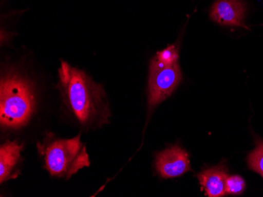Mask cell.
I'll return each instance as SVG.
<instances>
[{
  "label": "cell",
  "instance_id": "obj_7",
  "mask_svg": "<svg viewBox=\"0 0 263 197\" xmlns=\"http://www.w3.org/2000/svg\"><path fill=\"white\" fill-rule=\"evenodd\" d=\"M23 145L17 141H7L0 147V182L4 183L18 176L17 166L22 160Z\"/></svg>",
  "mask_w": 263,
  "mask_h": 197
},
{
  "label": "cell",
  "instance_id": "obj_9",
  "mask_svg": "<svg viewBox=\"0 0 263 197\" xmlns=\"http://www.w3.org/2000/svg\"><path fill=\"white\" fill-rule=\"evenodd\" d=\"M248 167L263 178V141L256 140V147L248 157Z\"/></svg>",
  "mask_w": 263,
  "mask_h": 197
},
{
  "label": "cell",
  "instance_id": "obj_2",
  "mask_svg": "<svg viewBox=\"0 0 263 197\" xmlns=\"http://www.w3.org/2000/svg\"><path fill=\"white\" fill-rule=\"evenodd\" d=\"M35 107L32 83L15 71L4 72L0 83V123L6 130L26 126Z\"/></svg>",
  "mask_w": 263,
  "mask_h": 197
},
{
  "label": "cell",
  "instance_id": "obj_4",
  "mask_svg": "<svg viewBox=\"0 0 263 197\" xmlns=\"http://www.w3.org/2000/svg\"><path fill=\"white\" fill-rule=\"evenodd\" d=\"M182 79L178 62L174 64L161 61L154 57L150 64L148 84L149 108L171 96Z\"/></svg>",
  "mask_w": 263,
  "mask_h": 197
},
{
  "label": "cell",
  "instance_id": "obj_3",
  "mask_svg": "<svg viewBox=\"0 0 263 197\" xmlns=\"http://www.w3.org/2000/svg\"><path fill=\"white\" fill-rule=\"evenodd\" d=\"M37 148L44 160V167L54 177L69 179L90 165L81 135L70 139H61L48 134L42 143L37 144Z\"/></svg>",
  "mask_w": 263,
  "mask_h": 197
},
{
  "label": "cell",
  "instance_id": "obj_5",
  "mask_svg": "<svg viewBox=\"0 0 263 197\" xmlns=\"http://www.w3.org/2000/svg\"><path fill=\"white\" fill-rule=\"evenodd\" d=\"M155 167L163 179L179 177L191 170L189 154L178 145L170 147L156 155Z\"/></svg>",
  "mask_w": 263,
  "mask_h": 197
},
{
  "label": "cell",
  "instance_id": "obj_8",
  "mask_svg": "<svg viewBox=\"0 0 263 197\" xmlns=\"http://www.w3.org/2000/svg\"><path fill=\"white\" fill-rule=\"evenodd\" d=\"M228 177L227 168L224 165H218L206 169L198 174L199 184L210 197L224 196L226 192V181Z\"/></svg>",
  "mask_w": 263,
  "mask_h": 197
},
{
  "label": "cell",
  "instance_id": "obj_1",
  "mask_svg": "<svg viewBox=\"0 0 263 197\" xmlns=\"http://www.w3.org/2000/svg\"><path fill=\"white\" fill-rule=\"evenodd\" d=\"M59 77L65 104L81 126L94 127L108 123L111 114L101 84L66 61L61 62Z\"/></svg>",
  "mask_w": 263,
  "mask_h": 197
},
{
  "label": "cell",
  "instance_id": "obj_10",
  "mask_svg": "<svg viewBox=\"0 0 263 197\" xmlns=\"http://www.w3.org/2000/svg\"><path fill=\"white\" fill-rule=\"evenodd\" d=\"M246 188V183L243 178L239 176H228L226 181V192L230 195L242 194Z\"/></svg>",
  "mask_w": 263,
  "mask_h": 197
},
{
  "label": "cell",
  "instance_id": "obj_6",
  "mask_svg": "<svg viewBox=\"0 0 263 197\" xmlns=\"http://www.w3.org/2000/svg\"><path fill=\"white\" fill-rule=\"evenodd\" d=\"M245 13L246 5L242 0H217L211 7L210 17L222 26L249 29L243 24Z\"/></svg>",
  "mask_w": 263,
  "mask_h": 197
}]
</instances>
